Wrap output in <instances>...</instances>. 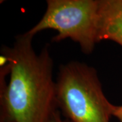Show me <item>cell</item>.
Returning a JSON list of instances; mask_svg holds the SVG:
<instances>
[{"label": "cell", "mask_w": 122, "mask_h": 122, "mask_svg": "<svg viewBox=\"0 0 122 122\" xmlns=\"http://www.w3.org/2000/svg\"><path fill=\"white\" fill-rule=\"evenodd\" d=\"M98 42L111 40L122 46V0H100Z\"/></svg>", "instance_id": "4"}, {"label": "cell", "mask_w": 122, "mask_h": 122, "mask_svg": "<svg viewBox=\"0 0 122 122\" xmlns=\"http://www.w3.org/2000/svg\"><path fill=\"white\" fill-rule=\"evenodd\" d=\"M56 83L58 109L70 122H110L114 105L95 68L75 61L61 65Z\"/></svg>", "instance_id": "2"}, {"label": "cell", "mask_w": 122, "mask_h": 122, "mask_svg": "<svg viewBox=\"0 0 122 122\" xmlns=\"http://www.w3.org/2000/svg\"><path fill=\"white\" fill-rule=\"evenodd\" d=\"M48 122H70L68 119L65 118L61 114V111L59 110H57L53 114L52 117L49 120Z\"/></svg>", "instance_id": "5"}, {"label": "cell", "mask_w": 122, "mask_h": 122, "mask_svg": "<svg viewBox=\"0 0 122 122\" xmlns=\"http://www.w3.org/2000/svg\"><path fill=\"white\" fill-rule=\"evenodd\" d=\"M113 116L117 118L119 122H122V105H114L113 109Z\"/></svg>", "instance_id": "6"}, {"label": "cell", "mask_w": 122, "mask_h": 122, "mask_svg": "<svg viewBox=\"0 0 122 122\" xmlns=\"http://www.w3.org/2000/svg\"><path fill=\"white\" fill-rule=\"evenodd\" d=\"M46 3L44 16L26 33L35 37L41 31L52 29L58 33L52 43L69 38L79 45L82 52L92 54L98 43L100 0H47Z\"/></svg>", "instance_id": "3"}, {"label": "cell", "mask_w": 122, "mask_h": 122, "mask_svg": "<svg viewBox=\"0 0 122 122\" xmlns=\"http://www.w3.org/2000/svg\"><path fill=\"white\" fill-rule=\"evenodd\" d=\"M33 37L25 32L1 48L0 122H48L58 110L49 44L37 53Z\"/></svg>", "instance_id": "1"}]
</instances>
